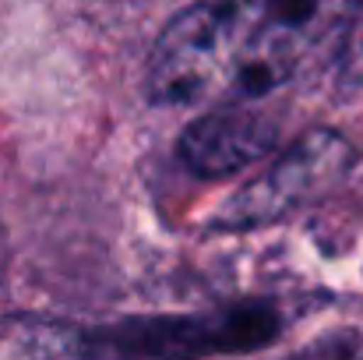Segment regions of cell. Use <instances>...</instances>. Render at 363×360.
<instances>
[{"label":"cell","mask_w":363,"mask_h":360,"mask_svg":"<svg viewBox=\"0 0 363 360\" xmlns=\"http://www.w3.org/2000/svg\"><path fill=\"white\" fill-rule=\"evenodd\" d=\"M360 0H201L155 39L148 92L166 107L250 103L325 71Z\"/></svg>","instance_id":"6da1fadb"},{"label":"cell","mask_w":363,"mask_h":360,"mask_svg":"<svg viewBox=\"0 0 363 360\" xmlns=\"http://www.w3.org/2000/svg\"><path fill=\"white\" fill-rule=\"evenodd\" d=\"M279 124L247 103H223L198 117L180 138V156L198 177H230L275 148Z\"/></svg>","instance_id":"7a4b0ae2"},{"label":"cell","mask_w":363,"mask_h":360,"mask_svg":"<svg viewBox=\"0 0 363 360\" xmlns=\"http://www.w3.org/2000/svg\"><path fill=\"white\" fill-rule=\"evenodd\" d=\"M342 141L335 134H314L311 141H300L261 184L250 187V195H243L233 202V209L226 212V227H243V223H261L279 216L286 205H293L318 177L332 173V163H339Z\"/></svg>","instance_id":"3957f363"},{"label":"cell","mask_w":363,"mask_h":360,"mask_svg":"<svg viewBox=\"0 0 363 360\" xmlns=\"http://www.w3.org/2000/svg\"><path fill=\"white\" fill-rule=\"evenodd\" d=\"M78 343L67 332L46 322H7L0 325V357H46V354H74Z\"/></svg>","instance_id":"277c9868"}]
</instances>
